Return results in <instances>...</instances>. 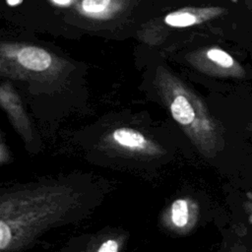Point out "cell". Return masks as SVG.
I'll return each mask as SVG.
<instances>
[{
  "instance_id": "obj_6",
  "label": "cell",
  "mask_w": 252,
  "mask_h": 252,
  "mask_svg": "<svg viewBox=\"0 0 252 252\" xmlns=\"http://www.w3.org/2000/svg\"><path fill=\"white\" fill-rule=\"evenodd\" d=\"M227 13L226 8L219 6L184 7L166 14L161 22L171 29H183L210 22Z\"/></svg>"
},
{
  "instance_id": "obj_9",
  "label": "cell",
  "mask_w": 252,
  "mask_h": 252,
  "mask_svg": "<svg viewBox=\"0 0 252 252\" xmlns=\"http://www.w3.org/2000/svg\"><path fill=\"white\" fill-rule=\"evenodd\" d=\"M120 242L116 238H107L99 244L95 252H119Z\"/></svg>"
},
{
  "instance_id": "obj_12",
  "label": "cell",
  "mask_w": 252,
  "mask_h": 252,
  "mask_svg": "<svg viewBox=\"0 0 252 252\" xmlns=\"http://www.w3.org/2000/svg\"><path fill=\"white\" fill-rule=\"evenodd\" d=\"M244 211L248 216V220L252 224V201H246L243 203Z\"/></svg>"
},
{
  "instance_id": "obj_4",
  "label": "cell",
  "mask_w": 252,
  "mask_h": 252,
  "mask_svg": "<svg viewBox=\"0 0 252 252\" xmlns=\"http://www.w3.org/2000/svg\"><path fill=\"white\" fill-rule=\"evenodd\" d=\"M103 145L112 151L135 157H157L163 153L154 140L130 127H118L107 132Z\"/></svg>"
},
{
  "instance_id": "obj_5",
  "label": "cell",
  "mask_w": 252,
  "mask_h": 252,
  "mask_svg": "<svg viewBox=\"0 0 252 252\" xmlns=\"http://www.w3.org/2000/svg\"><path fill=\"white\" fill-rule=\"evenodd\" d=\"M0 105L14 129L23 139L31 141L32 139V122L19 94L9 82H3L0 87Z\"/></svg>"
},
{
  "instance_id": "obj_14",
  "label": "cell",
  "mask_w": 252,
  "mask_h": 252,
  "mask_svg": "<svg viewBox=\"0 0 252 252\" xmlns=\"http://www.w3.org/2000/svg\"><path fill=\"white\" fill-rule=\"evenodd\" d=\"M7 3L9 5H18L19 3H21L23 0H6Z\"/></svg>"
},
{
  "instance_id": "obj_2",
  "label": "cell",
  "mask_w": 252,
  "mask_h": 252,
  "mask_svg": "<svg viewBox=\"0 0 252 252\" xmlns=\"http://www.w3.org/2000/svg\"><path fill=\"white\" fill-rule=\"evenodd\" d=\"M66 64L56 54L34 44L0 43V75L8 79L52 82L61 75Z\"/></svg>"
},
{
  "instance_id": "obj_13",
  "label": "cell",
  "mask_w": 252,
  "mask_h": 252,
  "mask_svg": "<svg viewBox=\"0 0 252 252\" xmlns=\"http://www.w3.org/2000/svg\"><path fill=\"white\" fill-rule=\"evenodd\" d=\"M244 4L248 10L252 11V0H244Z\"/></svg>"
},
{
  "instance_id": "obj_3",
  "label": "cell",
  "mask_w": 252,
  "mask_h": 252,
  "mask_svg": "<svg viewBox=\"0 0 252 252\" xmlns=\"http://www.w3.org/2000/svg\"><path fill=\"white\" fill-rule=\"evenodd\" d=\"M187 62L199 72L217 78L244 79V67L227 51L219 46H206L185 56Z\"/></svg>"
},
{
  "instance_id": "obj_1",
  "label": "cell",
  "mask_w": 252,
  "mask_h": 252,
  "mask_svg": "<svg viewBox=\"0 0 252 252\" xmlns=\"http://www.w3.org/2000/svg\"><path fill=\"white\" fill-rule=\"evenodd\" d=\"M157 91L181 130L207 158L223 147V128L205 101L164 66H158L154 79Z\"/></svg>"
},
{
  "instance_id": "obj_8",
  "label": "cell",
  "mask_w": 252,
  "mask_h": 252,
  "mask_svg": "<svg viewBox=\"0 0 252 252\" xmlns=\"http://www.w3.org/2000/svg\"><path fill=\"white\" fill-rule=\"evenodd\" d=\"M195 216V209L187 199L178 198L171 204L170 220L176 228H184L189 225Z\"/></svg>"
},
{
  "instance_id": "obj_15",
  "label": "cell",
  "mask_w": 252,
  "mask_h": 252,
  "mask_svg": "<svg viewBox=\"0 0 252 252\" xmlns=\"http://www.w3.org/2000/svg\"><path fill=\"white\" fill-rule=\"evenodd\" d=\"M232 252H244L242 246H235L232 250Z\"/></svg>"
},
{
  "instance_id": "obj_11",
  "label": "cell",
  "mask_w": 252,
  "mask_h": 252,
  "mask_svg": "<svg viewBox=\"0 0 252 252\" xmlns=\"http://www.w3.org/2000/svg\"><path fill=\"white\" fill-rule=\"evenodd\" d=\"M79 0H49V2L57 7H61V8H67V7H71L73 5H76L77 2Z\"/></svg>"
},
{
  "instance_id": "obj_10",
  "label": "cell",
  "mask_w": 252,
  "mask_h": 252,
  "mask_svg": "<svg viewBox=\"0 0 252 252\" xmlns=\"http://www.w3.org/2000/svg\"><path fill=\"white\" fill-rule=\"evenodd\" d=\"M10 153L8 150V147L4 141L3 135H1V140H0V163L4 164L7 163L10 160Z\"/></svg>"
},
{
  "instance_id": "obj_7",
  "label": "cell",
  "mask_w": 252,
  "mask_h": 252,
  "mask_svg": "<svg viewBox=\"0 0 252 252\" xmlns=\"http://www.w3.org/2000/svg\"><path fill=\"white\" fill-rule=\"evenodd\" d=\"M127 2V0H79L75 5V9L85 18L106 21L122 13L126 8Z\"/></svg>"
}]
</instances>
